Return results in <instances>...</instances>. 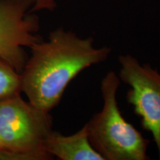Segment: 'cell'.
Wrapping results in <instances>:
<instances>
[{"instance_id":"obj_1","label":"cell","mask_w":160,"mask_h":160,"mask_svg":"<svg viewBox=\"0 0 160 160\" xmlns=\"http://www.w3.org/2000/svg\"><path fill=\"white\" fill-rule=\"evenodd\" d=\"M93 37L81 38L63 28L31 48L22 71V92L38 108L50 112L59 105L70 82L84 70L104 62L111 48H95Z\"/></svg>"},{"instance_id":"obj_2","label":"cell","mask_w":160,"mask_h":160,"mask_svg":"<svg viewBox=\"0 0 160 160\" xmlns=\"http://www.w3.org/2000/svg\"><path fill=\"white\" fill-rule=\"evenodd\" d=\"M120 82L113 71L102 79L103 107L85 124L89 141L104 160H148L149 139L123 117L118 107Z\"/></svg>"},{"instance_id":"obj_3","label":"cell","mask_w":160,"mask_h":160,"mask_svg":"<svg viewBox=\"0 0 160 160\" xmlns=\"http://www.w3.org/2000/svg\"><path fill=\"white\" fill-rule=\"evenodd\" d=\"M50 112L38 108L20 93L0 100V143L5 160H50L45 140L52 131Z\"/></svg>"},{"instance_id":"obj_4","label":"cell","mask_w":160,"mask_h":160,"mask_svg":"<svg viewBox=\"0 0 160 160\" xmlns=\"http://www.w3.org/2000/svg\"><path fill=\"white\" fill-rule=\"evenodd\" d=\"M120 81L130 86L127 102L153 136L160 159V73L148 63L142 65L133 56H119Z\"/></svg>"},{"instance_id":"obj_5","label":"cell","mask_w":160,"mask_h":160,"mask_svg":"<svg viewBox=\"0 0 160 160\" xmlns=\"http://www.w3.org/2000/svg\"><path fill=\"white\" fill-rule=\"evenodd\" d=\"M33 0H0V59L21 73L31 48L42 38Z\"/></svg>"},{"instance_id":"obj_6","label":"cell","mask_w":160,"mask_h":160,"mask_svg":"<svg viewBox=\"0 0 160 160\" xmlns=\"http://www.w3.org/2000/svg\"><path fill=\"white\" fill-rule=\"evenodd\" d=\"M45 150L52 157L61 160H104L90 142L85 125L68 136L52 130L45 140Z\"/></svg>"},{"instance_id":"obj_7","label":"cell","mask_w":160,"mask_h":160,"mask_svg":"<svg viewBox=\"0 0 160 160\" xmlns=\"http://www.w3.org/2000/svg\"><path fill=\"white\" fill-rule=\"evenodd\" d=\"M21 74L0 59V100L21 93Z\"/></svg>"},{"instance_id":"obj_8","label":"cell","mask_w":160,"mask_h":160,"mask_svg":"<svg viewBox=\"0 0 160 160\" xmlns=\"http://www.w3.org/2000/svg\"><path fill=\"white\" fill-rule=\"evenodd\" d=\"M33 5L32 11L37 12L39 11H53L57 8L55 0H33Z\"/></svg>"},{"instance_id":"obj_9","label":"cell","mask_w":160,"mask_h":160,"mask_svg":"<svg viewBox=\"0 0 160 160\" xmlns=\"http://www.w3.org/2000/svg\"><path fill=\"white\" fill-rule=\"evenodd\" d=\"M0 160H5V153L2 147L1 143H0Z\"/></svg>"}]
</instances>
